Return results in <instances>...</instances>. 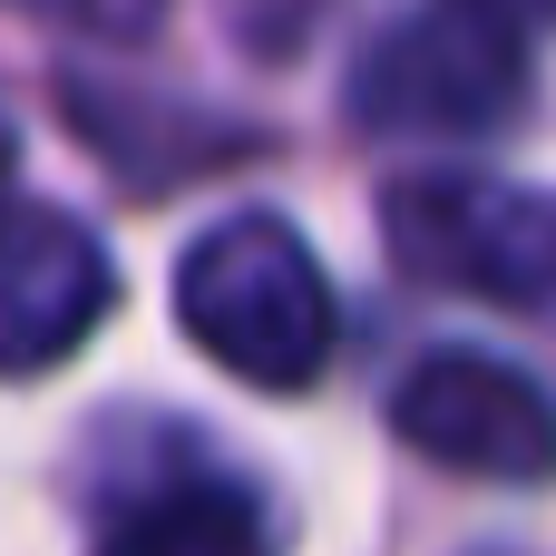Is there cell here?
<instances>
[{
    "label": "cell",
    "instance_id": "cell-8",
    "mask_svg": "<svg viewBox=\"0 0 556 556\" xmlns=\"http://www.w3.org/2000/svg\"><path fill=\"white\" fill-rule=\"evenodd\" d=\"M450 10H479L498 29H518V39H538V20H547V0H450Z\"/></svg>",
    "mask_w": 556,
    "mask_h": 556
},
{
    "label": "cell",
    "instance_id": "cell-4",
    "mask_svg": "<svg viewBox=\"0 0 556 556\" xmlns=\"http://www.w3.org/2000/svg\"><path fill=\"white\" fill-rule=\"evenodd\" d=\"M391 430L420 459L469 469V479H508V489H538L556 459L547 391L498 352H420L391 381Z\"/></svg>",
    "mask_w": 556,
    "mask_h": 556
},
{
    "label": "cell",
    "instance_id": "cell-2",
    "mask_svg": "<svg viewBox=\"0 0 556 556\" xmlns=\"http://www.w3.org/2000/svg\"><path fill=\"white\" fill-rule=\"evenodd\" d=\"M381 254L410 283L479 293L498 313H547L556 293V215L518 176H401L381 195Z\"/></svg>",
    "mask_w": 556,
    "mask_h": 556
},
{
    "label": "cell",
    "instance_id": "cell-6",
    "mask_svg": "<svg viewBox=\"0 0 556 556\" xmlns=\"http://www.w3.org/2000/svg\"><path fill=\"white\" fill-rule=\"evenodd\" d=\"M98 556H274V508L225 469H176L98 518Z\"/></svg>",
    "mask_w": 556,
    "mask_h": 556
},
{
    "label": "cell",
    "instance_id": "cell-5",
    "mask_svg": "<svg viewBox=\"0 0 556 556\" xmlns=\"http://www.w3.org/2000/svg\"><path fill=\"white\" fill-rule=\"evenodd\" d=\"M117 303V264L108 244L68 215V205H29L0 195V381L59 371Z\"/></svg>",
    "mask_w": 556,
    "mask_h": 556
},
{
    "label": "cell",
    "instance_id": "cell-7",
    "mask_svg": "<svg viewBox=\"0 0 556 556\" xmlns=\"http://www.w3.org/2000/svg\"><path fill=\"white\" fill-rule=\"evenodd\" d=\"M29 20H59V29H88V39H147L166 20V0H10Z\"/></svg>",
    "mask_w": 556,
    "mask_h": 556
},
{
    "label": "cell",
    "instance_id": "cell-3",
    "mask_svg": "<svg viewBox=\"0 0 556 556\" xmlns=\"http://www.w3.org/2000/svg\"><path fill=\"white\" fill-rule=\"evenodd\" d=\"M528 108V39L479 10H410L352 59V117L371 137H498Z\"/></svg>",
    "mask_w": 556,
    "mask_h": 556
},
{
    "label": "cell",
    "instance_id": "cell-1",
    "mask_svg": "<svg viewBox=\"0 0 556 556\" xmlns=\"http://www.w3.org/2000/svg\"><path fill=\"white\" fill-rule=\"evenodd\" d=\"M176 323L254 391H313L332 362V283L283 215H225L176 264Z\"/></svg>",
    "mask_w": 556,
    "mask_h": 556
},
{
    "label": "cell",
    "instance_id": "cell-9",
    "mask_svg": "<svg viewBox=\"0 0 556 556\" xmlns=\"http://www.w3.org/2000/svg\"><path fill=\"white\" fill-rule=\"evenodd\" d=\"M10 156H20V147H10V127H0V195H10Z\"/></svg>",
    "mask_w": 556,
    "mask_h": 556
}]
</instances>
